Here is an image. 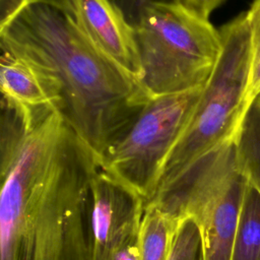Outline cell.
Listing matches in <instances>:
<instances>
[{
  "label": "cell",
  "mask_w": 260,
  "mask_h": 260,
  "mask_svg": "<svg viewBox=\"0 0 260 260\" xmlns=\"http://www.w3.org/2000/svg\"><path fill=\"white\" fill-rule=\"evenodd\" d=\"M166 260H204L200 228L192 216L180 219Z\"/></svg>",
  "instance_id": "obj_13"
},
{
  "label": "cell",
  "mask_w": 260,
  "mask_h": 260,
  "mask_svg": "<svg viewBox=\"0 0 260 260\" xmlns=\"http://www.w3.org/2000/svg\"><path fill=\"white\" fill-rule=\"evenodd\" d=\"M179 221L154 203H146L138 231L140 260H166Z\"/></svg>",
  "instance_id": "obj_10"
},
{
  "label": "cell",
  "mask_w": 260,
  "mask_h": 260,
  "mask_svg": "<svg viewBox=\"0 0 260 260\" xmlns=\"http://www.w3.org/2000/svg\"><path fill=\"white\" fill-rule=\"evenodd\" d=\"M192 13L209 19L211 13L219 7L225 0H174Z\"/></svg>",
  "instance_id": "obj_16"
},
{
  "label": "cell",
  "mask_w": 260,
  "mask_h": 260,
  "mask_svg": "<svg viewBox=\"0 0 260 260\" xmlns=\"http://www.w3.org/2000/svg\"><path fill=\"white\" fill-rule=\"evenodd\" d=\"M0 47L24 60L54 110L99 157L148 99L60 6L35 0L0 28Z\"/></svg>",
  "instance_id": "obj_2"
},
{
  "label": "cell",
  "mask_w": 260,
  "mask_h": 260,
  "mask_svg": "<svg viewBox=\"0 0 260 260\" xmlns=\"http://www.w3.org/2000/svg\"><path fill=\"white\" fill-rule=\"evenodd\" d=\"M247 13L251 34L252 64L248 100L249 105L260 93V0H253Z\"/></svg>",
  "instance_id": "obj_14"
},
{
  "label": "cell",
  "mask_w": 260,
  "mask_h": 260,
  "mask_svg": "<svg viewBox=\"0 0 260 260\" xmlns=\"http://www.w3.org/2000/svg\"><path fill=\"white\" fill-rule=\"evenodd\" d=\"M42 1H46V2H50V3H53V4H56V5H57V2H58V0H42Z\"/></svg>",
  "instance_id": "obj_19"
},
{
  "label": "cell",
  "mask_w": 260,
  "mask_h": 260,
  "mask_svg": "<svg viewBox=\"0 0 260 260\" xmlns=\"http://www.w3.org/2000/svg\"><path fill=\"white\" fill-rule=\"evenodd\" d=\"M201 90L148 98L105 149L101 170L149 201Z\"/></svg>",
  "instance_id": "obj_6"
},
{
  "label": "cell",
  "mask_w": 260,
  "mask_h": 260,
  "mask_svg": "<svg viewBox=\"0 0 260 260\" xmlns=\"http://www.w3.org/2000/svg\"><path fill=\"white\" fill-rule=\"evenodd\" d=\"M219 34L218 60L165 162L157 189L204 153L234 140L249 107L252 46L247 13L224 23Z\"/></svg>",
  "instance_id": "obj_4"
},
{
  "label": "cell",
  "mask_w": 260,
  "mask_h": 260,
  "mask_svg": "<svg viewBox=\"0 0 260 260\" xmlns=\"http://www.w3.org/2000/svg\"><path fill=\"white\" fill-rule=\"evenodd\" d=\"M1 52L2 98L34 113L54 110L49 92L32 68L10 51L1 48Z\"/></svg>",
  "instance_id": "obj_9"
},
{
  "label": "cell",
  "mask_w": 260,
  "mask_h": 260,
  "mask_svg": "<svg viewBox=\"0 0 260 260\" xmlns=\"http://www.w3.org/2000/svg\"><path fill=\"white\" fill-rule=\"evenodd\" d=\"M231 260H260V194L248 182Z\"/></svg>",
  "instance_id": "obj_12"
},
{
  "label": "cell",
  "mask_w": 260,
  "mask_h": 260,
  "mask_svg": "<svg viewBox=\"0 0 260 260\" xmlns=\"http://www.w3.org/2000/svg\"><path fill=\"white\" fill-rule=\"evenodd\" d=\"M112 3L117 6L124 14L127 20L134 26L138 21L143 10L150 4L158 1L168 0H111Z\"/></svg>",
  "instance_id": "obj_15"
},
{
  "label": "cell",
  "mask_w": 260,
  "mask_h": 260,
  "mask_svg": "<svg viewBox=\"0 0 260 260\" xmlns=\"http://www.w3.org/2000/svg\"><path fill=\"white\" fill-rule=\"evenodd\" d=\"M35 0H0V28L8 24Z\"/></svg>",
  "instance_id": "obj_17"
},
{
  "label": "cell",
  "mask_w": 260,
  "mask_h": 260,
  "mask_svg": "<svg viewBox=\"0 0 260 260\" xmlns=\"http://www.w3.org/2000/svg\"><path fill=\"white\" fill-rule=\"evenodd\" d=\"M86 39L136 81L142 70L134 26L111 0H58Z\"/></svg>",
  "instance_id": "obj_8"
},
{
  "label": "cell",
  "mask_w": 260,
  "mask_h": 260,
  "mask_svg": "<svg viewBox=\"0 0 260 260\" xmlns=\"http://www.w3.org/2000/svg\"><path fill=\"white\" fill-rule=\"evenodd\" d=\"M247 185L234 139L198 157L146 203L177 219L192 216L200 228L204 260H231Z\"/></svg>",
  "instance_id": "obj_5"
},
{
  "label": "cell",
  "mask_w": 260,
  "mask_h": 260,
  "mask_svg": "<svg viewBox=\"0 0 260 260\" xmlns=\"http://www.w3.org/2000/svg\"><path fill=\"white\" fill-rule=\"evenodd\" d=\"M235 143L239 166L260 194V93L249 105Z\"/></svg>",
  "instance_id": "obj_11"
},
{
  "label": "cell",
  "mask_w": 260,
  "mask_h": 260,
  "mask_svg": "<svg viewBox=\"0 0 260 260\" xmlns=\"http://www.w3.org/2000/svg\"><path fill=\"white\" fill-rule=\"evenodd\" d=\"M99 157L56 111L0 148V260H91Z\"/></svg>",
  "instance_id": "obj_1"
},
{
  "label": "cell",
  "mask_w": 260,
  "mask_h": 260,
  "mask_svg": "<svg viewBox=\"0 0 260 260\" xmlns=\"http://www.w3.org/2000/svg\"><path fill=\"white\" fill-rule=\"evenodd\" d=\"M137 240L132 241L114 252L108 260H140Z\"/></svg>",
  "instance_id": "obj_18"
},
{
  "label": "cell",
  "mask_w": 260,
  "mask_h": 260,
  "mask_svg": "<svg viewBox=\"0 0 260 260\" xmlns=\"http://www.w3.org/2000/svg\"><path fill=\"white\" fill-rule=\"evenodd\" d=\"M147 98L203 88L221 51L219 29L174 0L147 6L134 25Z\"/></svg>",
  "instance_id": "obj_3"
},
{
  "label": "cell",
  "mask_w": 260,
  "mask_h": 260,
  "mask_svg": "<svg viewBox=\"0 0 260 260\" xmlns=\"http://www.w3.org/2000/svg\"><path fill=\"white\" fill-rule=\"evenodd\" d=\"M91 260H108L138 239L145 201L100 169L91 181Z\"/></svg>",
  "instance_id": "obj_7"
}]
</instances>
